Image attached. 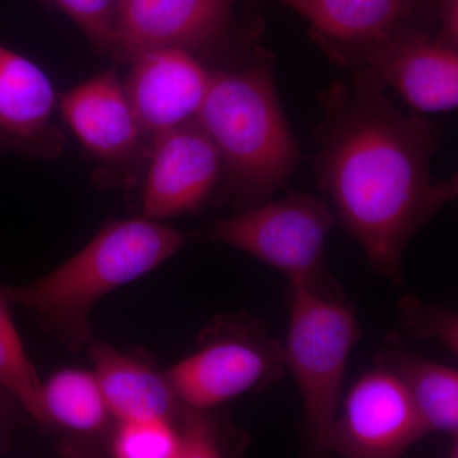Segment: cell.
Returning a JSON list of instances; mask_svg holds the SVG:
<instances>
[{
	"instance_id": "21",
	"label": "cell",
	"mask_w": 458,
	"mask_h": 458,
	"mask_svg": "<svg viewBox=\"0 0 458 458\" xmlns=\"http://www.w3.org/2000/svg\"><path fill=\"white\" fill-rule=\"evenodd\" d=\"M401 322L409 333L421 337H439L457 352L456 313L430 306L414 297H405L400 302Z\"/></svg>"
},
{
	"instance_id": "15",
	"label": "cell",
	"mask_w": 458,
	"mask_h": 458,
	"mask_svg": "<svg viewBox=\"0 0 458 458\" xmlns=\"http://www.w3.org/2000/svg\"><path fill=\"white\" fill-rule=\"evenodd\" d=\"M89 358L107 408L117 420L176 417L182 403L165 373L101 343L89 344Z\"/></svg>"
},
{
	"instance_id": "16",
	"label": "cell",
	"mask_w": 458,
	"mask_h": 458,
	"mask_svg": "<svg viewBox=\"0 0 458 458\" xmlns=\"http://www.w3.org/2000/svg\"><path fill=\"white\" fill-rule=\"evenodd\" d=\"M378 363L393 369L400 377L428 432L445 433L456 438L457 369L410 354L393 344L382 352Z\"/></svg>"
},
{
	"instance_id": "2",
	"label": "cell",
	"mask_w": 458,
	"mask_h": 458,
	"mask_svg": "<svg viewBox=\"0 0 458 458\" xmlns=\"http://www.w3.org/2000/svg\"><path fill=\"white\" fill-rule=\"evenodd\" d=\"M182 234L159 221H114L62 267L22 286H0L9 304L30 310L71 351L92 343L89 313L105 295L141 278L183 246Z\"/></svg>"
},
{
	"instance_id": "11",
	"label": "cell",
	"mask_w": 458,
	"mask_h": 458,
	"mask_svg": "<svg viewBox=\"0 0 458 458\" xmlns=\"http://www.w3.org/2000/svg\"><path fill=\"white\" fill-rule=\"evenodd\" d=\"M131 64L123 89L144 135L155 137L198 116L212 72L197 56L159 49L140 54Z\"/></svg>"
},
{
	"instance_id": "3",
	"label": "cell",
	"mask_w": 458,
	"mask_h": 458,
	"mask_svg": "<svg viewBox=\"0 0 458 458\" xmlns=\"http://www.w3.org/2000/svg\"><path fill=\"white\" fill-rule=\"evenodd\" d=\"M197 119L218 148L229 189L250 207L269 200L300 162L271 55L261 47L243 71L212 72Z\"/></svg>"
},
{
	"instance_id": "8",
	"label": "cell",
	"mask_w": 458,
	"mask_h": 458,
	"mask_svg": "<svg viewBox=\"0 0 458 458\" xmlns=\"http://www.w3.org/2000/svg\"><path fill=\"white\" fill-rule=\"evenodd\" d=\"M247 0H116L114 59L131 63L147 51L207 53L238 26L237 7Z\"/></svg>"
},
{
	"instance_id": "9",
	"label": "cell",
	"mask_w": 458,
	"mask_h": 458,
	"mask_svg": "<svg viewBox=\"0 0 458 458\" xmlns=\"http://www.w3.org/2000/svg\"><path fill=\"white\" fill-rule=\"evenodd\" d=\"M428 433L400 377L378 363L346 394L328 451L352 458H393Z\"/></svg>"
},
{
	"instance_id": "14",
	"label": "cell",
	"mask_w": 458,
	"mask_h": 458,
	"mask_svg": "<svg viewBox=\"0 0 458 458\" xmlns=\"http://www.w3.org/2000/svg\"><path fill=\"white\" fill-rule=\"evenodd\" d=\"M311 23L313 41H355L401 26L436 25V0H274Z\"/></svg>"
},
{
	"instance_id": "12",
	"label": "cell",
	"mask_w": 458,
	"mask_h": 458,
	"mask_svg": "<svg viewBox=\"0 0 458 458\" xmlns=\"http://www.w3.org/2000/svg\"><path fill=\"white\" fill-rule=\"evenodd\" d=\"M55 101L40 66L0 42V153L59 156L65 140L54 123Z\"/></svg>"
},
{
	"instance_id": "23",
	"label": "cell",
	"mask_w": 458,
	"mask_h": 458,
	"mask_svg": "<svg viewBox=\"0 0 458 458\" xmlns=\"http://www.w3.org/2000/svg\"><path fill=\"white\" fill-rule=\"evenodd\" d=\"M20 411H25L20 401L5 388L0 387V452L9 442V434L18 423Z\"/></svg>"
},
{
	"instance_id": "1",
	"label": "cell",
	"mask_w": 458,
	"mask_h": 458,
	"mask_svg": "<svg viewBox=\"0 0 458 458\" xmlns=\"http://www.w3.org/2000/svg\"><path fill=\"white\" fill-rule=\"evenodd\" d=\"M322 101L319 188L370 265L401 284L409 241L457 197V176L433 179V123L403 114L369 75L352 73L351 84H335Z\"/></svg>"
},
{
	"instance_id": "13",
	"label": "cell",
	"mask_w": 458,
	"mask_h": 458,
	"mask_svg": "<svg viewBox=\"0 0 458 458\" xmlns=\"http://www.w3.org/2000/svg\"><path fill=\"white\" fill-rule=\"evenodd\" d=\"M59 105L69 128L98 158L123 164L140 153L144 132L116 72L96 75L63 93Z\"/></svg>"
},
{
	"instance_id": "22",
	"label": "cell",
	"mask_w": 458,
	"mask_h": 458,
	"mask_svg": "<svg viewBox=\"0 0 458 458\" xmlns=\"http://www.w3.org/2000/svg\"><path fill=\"white\" fill-rule=\"evenodd\" d=\"M436 25L434 38L445 47H458V0H436Z\"/></svg>"
},
{
	"instance_id": "7",
	"label": "cell",
	"mask_w": 458,
	"mask_h": 458,
	"mask_svg": "<svg viewBox=\"0 0 458 458\" xmlns=\"http://www.w3.org/2000/svg\"><path fill=\"white\" fill-rule=\"evenodd\" d=\"M335 64L396 89L421 113L458 104V53L437 41L429 27L401 26L355 41H316Z\"/></svg>"
},
{
	"instance_id": "6",
	"label": "cell",
	"mask_w": 458,
	"mask_h": 458,
	"mask_svg": "<svg viewBox=\"0 0 458 458\" xmlns=\"http://www.w3.org/2000/svg\"><path fill=\"white\" fill-rule=\"evenodd\" d=\"M194 354L165 372L190 408L210 410L284 376V348L251 316H225L201 333Z\"/></svg>"
},
{
	"instance_id": "20",
	"label": "cell",
	"mask_w": 458,
	"mask_h": 458,
	"mask_svg": "<svg viewBox=\"0 0 458 458\" xmlns=\"http://www.w3.org/2000/svg\"><path fill=\"white\" fill-rule=\"evenodd\" d=\"M102 53L113 56L116 0H55Z\"/></svg>"
},
{
	"instance_id": "17",
	"label": "cell",
	"mask_w": 458,
	"mask_h": 458,
	"mask_svg": "<svg viewBox=\"0 0 458 458\" xmlns=\"http://www.w3.org/2000/svg\"><path fill=\"white\" fill-rule=\"evenodd\" d=\"M47 427L77 436L104 433L111 415L95 373L80 369L57 370L42 384Z\"/></svg>"
},
{
	"instance_id": "5",
	"label": "cell",
	"mask_w": 458,
	"mask_h": 458,
	"mask_svg": "<svg viewBox=\"0 0 458 458\" xmlns=\"http://www.w3.org/2000/svg\"><path fill=\"white\" fill-rule=\"evenodd\" d=\"M334 223L335 214L324 201L292 192L216 222L208 237L283 271L291 282L342 300L325 265V242Z\"/></svg>"
},
{
	"instance_id": "18",
	"label": "cell",
	"mask_w": 458,
	"mask_h": 458,
	"mask_svg": "<svg viewBox=\"0 0 458 458\" xmlns=\"http://www.w3.org/2000/svg\"><path fill=\"white\" fill-rule=\"evenodd\" d=\"M0 387L13 394L27 414L47 427L42 382L18 335L9 302L0 291Z\"/></svg>"
},
{
	"instance_id": "4",
	"label": "cell",
	"mask_w": 458,
	"mask_h": 458,
	"mask_svg": "<svg viewBox=\"0 0 458 458\" xmlns=\"http://www.w3.org/2000/svg\"><path fill=\"white\" fill-rule=\"evenodd\" d=\"M289 311L285 367L300 388L312 445L327 452L346 363L360 340V327L351 306L301 283L291 282Z\"/></svg>"
},
{
	"instance_id": "19",
	"label": "cell",
	"mask_w": 458,
	"mask_h": 458,
	"mask_svg": "<svg viewBox=\"0 0 458 458\" xmlns=\"http://www.w3.org/2000/svg\"><path fill=\"white\" fill-rule=\"evenodd\" d=\"M174 418L120 421L111 439V454L119 458H181Z\"/></svg>"
},
{
	"instance_id": "10",
	"label": "cell",
	"mask_w": 458,
	"mask_h": 458,
	"mask_svg": "<svg viewBox=\"0 0 458 458\" xmlns=\"http://www.w3.org/2000/svg\"><path fill=\"white\" fill-rule=\"evenodd\" d=\"M218 148L197 117L153 137L143 216L162 221L198 212L221 179Z\"/></svg>"
}]
</instances>
